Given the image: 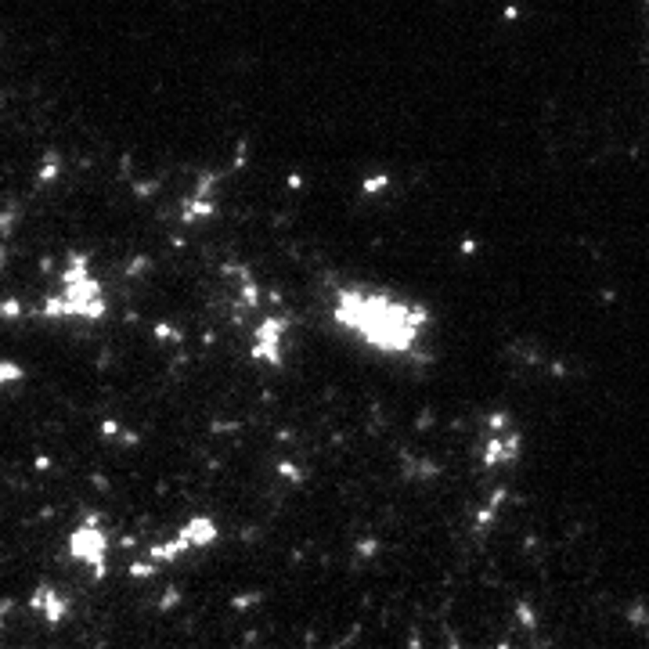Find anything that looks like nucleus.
<instances>
[{
	"instance_id": "1",
	"label": "nucleus",
	"mask_w": 649,
	"mask_h": 649,
	"mask_svg": "<svg viewBox=\"0 0 649 649\" xmlns=\"http://www.w3.org/2000/svg\"><path fill=\"white\" fill-rule=\"evenodd\" d=\"M336 318L383 354L411 350L422 336L426 314L386 292H339Z\"/></svg>"
}]
</instances>
